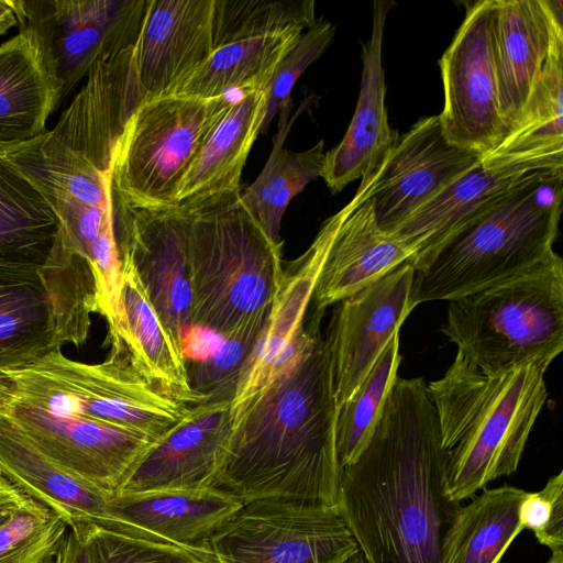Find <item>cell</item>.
Masks as SVG:
<instances>
[{
  "label": "cell",
  "instance_id": "cell-1",
  "mask_svg": "<svg viewBox=\"0 0 563 563\" xmlns=\"http://www.w3.org/2000/svg\"><path fill=\"white\" fill-rule=\"evenodd\" d=\"M422 377L395 379L375 431L341 471L338 510L366 563H440L461 503Z\"/></svg>",
  "mask_w": 563,
  "mask_h": 563
},
{
  "label": "cell",
  "instance_id": "cell-2",
  "mask_svg": "<svg viewBox=\"0 0 563 563\" xmlns=\"http://www.w3.org/2000/svg\"><path fill=\"white\" fill-rule=\"evenodd\" d=\"M321 317L314 309L310 339L294 364L231 409V430L212 487L243 504L280 499L338 506V404Z\"/></svg>",
  "mask_w": 563,
  "mask_h": 563
},
{
  "label": "cell",
  "instance_id": "cell-3",
  "mask_svg": "<svg viewBox=\"0 0 563 563\" xmlns=\"http://www.w3.org/2000/svg\"><path fill=\"white\" fill-rule=\"evenodd\" d=\"M549 366L531 363L485 374L460 353L443 377L427 384L446 454L445 494L461 503L514 474L542 410Z\"/></svg>",
  "mask_w": 563,
  "mask_h": 563
},
{
  "label": "cell",
  "instance_id": "cell-4",
  "mask_svg": "<svg viewBox=\"0 0 563 563\" xmlns=\"http://www.w3.org/2000/svg\"><path fill=\"white\" fill-rule=\"evenodd\" d=\"M563 172L494 201L412 262V308L453 300L523 275L555 252Z\"/></svg>",
  "mask_w": 563,
  "mask_h": 563
},
{
  "label": "cell",
  "instance_id": "cell-5",
  "mask_svg": "<svg viewBox=\"0 0 563 563\" xmlns=\"http://www.w3.org/2000/svg\"><path fill=\"white\" fill-rule=\"evenodd\" d=\"M185 213L194 327L227 336L265 324L284 274L283 241L271 239L240 198Z\"/></svg>",
  "mask_w": 563,
  "mask_h": 563
},
{
  "label": "cell",
  "instance_id": "cell-6",
  "mask_svg": "<svg viewBox=\"0 0 563 563\" xmlns=\"http://www.w3.org/2000/svg\"><path fill=\"white\" fill-rule=\"evenodd\" d=\"M441 332L470 364L498 374L547 366L563 350V260L449 301Z\"/></svg>",
  "mask_w": 563,
  "mask_h": 563
},
{
  "label": "cell",
  "instance_id": "cell-7",
  "mask_svg": "<svg viewBox=\"0 0 563 563\" xmlns=\"http://www.w3.org/2000/svg\"><path fill=\"white\" fill-rule=\"evenodd\" d=\"M0 397L117 424L153 440L190 408L141 375L121 344H111L108 357L99 363L78 362L56 350L30 366L0 369Z\"/></svg>",
  "mask_w": 563,
  "mask_h": 563
},
{
  "label": "cell",
  "instance_id": "cell-8",
  "mask_svg": "<svg viewBox=\"0 0 563 563\" xmlns=\"http://www.w3.org/2000/svg\"><path fill=\"white\" fill-rule=\"evenodd\" d=\"M92 313L91 268L63 232L43 266L0 263V369L30 366L66 344L82 345Z\"/></svg>",
  "mask_w": 563,
  "mask_h": 563
},
{
  "label": "cell",
  "instance_id": "cell-9",
  "mask_svg": "<svg viewBox=\"0 0 563 563\" xmlns=\"http://www.w3.org/2000/svg\"><path fill=\"white\" fill-rule=\"evenodd\" d=\"M229 95H169L142 101L129 118L111 163L114 194L143 210L174 208L181 178Z\"/></svg>",
  "mask_w": 563,
  "mask_h": 563
},
{
  "label": "cell",
  "instance_id": "cell-10",
  "mask_svg": "<svg viewBox=\"0 0 563 563\" xmlns=\"http://www.w3.org/2000/svg\"><path fill=\"white\" fill-rule=\"evenodd\" d=\"M316 20L312 0H214V49L175 95L266 92L282 59Z\"/></svg>",
  "mask_w": 563,
  "mask_h": 563
},
{
  "label": "cell",
  "instance_id": "cell-11",
  "mask_svg": "<svg viewBox=\"0 0 563 563\" xmlns=\"http://www.w3.org/2000/svg\"><path fill=\"white\" fill-rule=\"evenodd\" d=\"M19 32L26 33L58 101L103 54L136 40L146 0H8Z\"/></svg>",
  "mask_w": 563,
  "mask_h": 563
},
{
  "label": "cell",
  "instance_id": "cell-12",
  "mask_svg": "<svg viewBox=\"0 0 563 563\" xmlns=\"http://www.w3.org/2000/svg\"><path fill=\"white\" fill-rule=\"evenodd\" d=\"M203 544L217 563H344L358 545L336 507L243 504Z\"/></svg>",
  "mask_w": 563,
  "mask_h": 563
},
{
  "label": "cell",
  "instance_id": "cell-13",
  "mask_svg": "<svg viewBox=\"0 0 563 563\" xmlns=\"http://www.w3.org/2000/svg\"><path fill=\"white\" fill-rule=\"evenodd\" d=\"M465 5V18L439 60L444 92L439 118L450 142L484 158L506 137L494 66V0Z\"/></svg>",
  "mask_w": 563,
  "mask_h": 563
},
{
  "label": "cell",
  "instance_id": "cell-14",
  "mask_svg": "<svg viewBox=\"0 0 563 563\" xmlns=\"http://www.w3.org/2000/svg\"><path fill=\"white\" fill-rule=\"evenodd\" d=\"M444 135L439 114L418 120L361 187L371 200L378 228L394 233L417 210L481 161Z\"/></svg>",
  "mask_w": 563,
  "mask_h": 563
},
{
  "label": "cell",
  "instance_id": "cell-15",
  "mask_svg": "<svg viewBox=\"0 0 563 563\" xmlns=\"http://www.w3.org/2000/svg\"><path fill=\"white\" fill-rule=\"evenodd\" d=\"M0 410L45 456L111 496L154 442L124 427L54 413L18 399L0 397Z\"/></svg>",
  "mask_w": 563,
  "mask_h": 563
},
{
  "label": "cell",
  "instance_id": "cell-16",
  "mask_svg": "<svg viewBox=\"0 0 563 563\" xmlns=\"http://www.w3.org/2000/svg\"><path fill=\"white\" fill-rule=\"evenodd\" d=\"M113 219L118 246L130 253L154 308L185 353L195 329L187 214L175 208L135 209L113 191Z\"/></svg>",
  "mask_w": 563,
  "mask_h": 563
},
{
  "label": "cell",
  "instance_id": "cell-17",
  "mask_svg": "<svg viewBox=\"0 0 563 563\" xmlns=\"http://www.w3.org/2000/svg\"><path fill=\"white\" fill-rule=\"evenodd\" d=\"M133 44L95 60L57 124L34 139L40 147L75 156L102 173L111 170L115 145L143 101Z\"/></svg>",
  "mask_w": 563,
  "mask_h": 563
},
{
  "label": "cell",
  "instance_id": "cell-18",
  "mask_svg": "<svg viewBox=\"0 0 563 563\" xmlns=\"http://www.w3.org/2000/svg\"><path fill=\"white\" fill-rule=\"evenodd\" d=\"M411 261L336 305L325 339L338 406L355 391L413 310Z\"/></svg>",
  "mask_w": 563,
  "mask_h": 563
},
{
  "label": "cell",
  "instance_id": "cell-19",
  "mask_svg": "<svg viewBox=\"0 0 563 563\" xmlns=\"http://www.w3.org/2000/svg\"><path fill=\"white\" fill-rule=\"evenodd\" d=\"M562 172L563 152L484 157L391 234L413 250L412 263L494 201L530 181Z\"/></svg>",
  "mask_w": 563,
  "mask_h": 563
},
{
  "label": "cell",
  "instance_id": "cell-20",
  "mask_svg": "<svg viewBox=\"0 0 563 563\" xmlns=\"http://www.w3.org/2000/svg\"><path fill=\"white\" fill-rule=\"evenodd\" d=\"M214 0H146L133 44L143 101L175 95L214 49Z\"/></svg>",
  "mask_w": 563,
  "mask_h": 563
},
{
  "label": "cell",
  "instance_id": "cell-21",
  "mask_svg": "<svg viewBox=\"0 0 563 563\" xmlns=\"http://www.w3.org/2000/svg\"><path fill=\"white\" fill-rule=\"evenodd\" d=\"M334 214L321 225L310 246L284 269L280 286L254 351L239 380L231 409L271 384L299 357L312 330L306 314L334 231Z\"/></svg>",
  "mask_w": 563,
  "mask_h": 563
},
{
  "label": "cell",
  "instance_id": "cell-22",
  "mask_svg": "<svg viewBox=\"0 0 563 563\" xmlns=\"http://www.w3.org/2000/svg\"><path fill=\"white\" fill-rule=\"evenodd\" d=\"M561 0H494V66L506 137L525 114L554 40L563 36Z\"/></svg>",
  "mask_w": 563,
  "mask_h": 563
},
{
  "label": "cell",
  "instance_id": "cell-23",
  "mask_svg": "<svg viewBox=\"0 0 563 563\" xmlns=\"http://www.w3.org/2000/svg\"><path fill=\"white\" fill-rule=\"evenodd\" d=\"M231 430V401L209 400L189 408L154 440L118 493L212 487Z\"/></svg>",
  "mask_w": 563,
  "mask_h": 563
},
{
  "label": "cell",
  "instance_id": "cell-24",
  "mask_svg": "<svg viewBox=\"0 0 563 563\" xmlns=\"http://www.w3.org/2000/svg\"><path fill=\"white\" fill-rule=\"evenodd\" d=\"M266 92H242L218 112L181 178L174 208L194 213L240 198L241 176L260 134Z\"/></svg>",
  "mask_w": 563,
  "mask_h": 563
},
{
  "label": "cell",
  "instance_id": "cell-25",
  "mask_svg": "<svg viewBox=\"0 0 563 563\" xmlns=\"http://www.w3.org/2000/svg\"><path fill=\"white\" fill-rule=\"evenodd\" d=\"M335 224L312 296L323 311L415 257L413 250L380 230L373 206L358 186L355 196L334 213Z\"/></svg>",
  "mask_w": 563,
  "mask_h": 563
},
{
  "label": "cell",
  "instance_id": "cell-26",
  "mask_svg": "<svg viewBox=\"0 0 563 563\" xmlns=\"http://www.w3.org/2000/svg\"><path fill=\"white\" fill-rule=\"evenodd\" d=\"M390 0H375L369 38L362 43V78L356 109L341 142L324 154L321 177L332 194L373 173L399 133L388 123L382 51Z\"/></svg>",
  "mask_w": 563,
  "mask_h": 563
},
{
  "label": "cell",
  "instance_id": "cell-27",
  "mask_svg": "<svg viewBox=\"0 0 563 563\" xmlns=\"http://www.w3.org/2000/svg\"><path fill=\"white\" fill-rule=\"evenodd\" d=\"M243 506L234 496L213 488L118 493L110 514L121 533L184 547L202 545Z\"/></svg>",
  "mask_w": 563,
  "mask_h": 563
},
{
  "label": "cell",
  "instance_id": "cell-28",
  "mask_svg": "<svg viewBox=\"0 0 563 563\" xmlns=\"http://www.w3.org/2000/svg\"><path fill=\"white\" fill-rule=\"evenodd\" d=\"M0 470L24 493L62 514L69 527L84 522L121 533L110 514L112 496L45 456L1 410Z\"/></svg>",
  "mask_w": 563,
  "mask_h": 563
},
{
  "label": "cell",
  "instance_id": "cell-29",
  "mask_svg": "<svg viewBox=\"0 0 563 563\" xmlns=\"http://www.w3.org/2000/svg\"><path fill=\"white\" fill-rule=\"evenodd\" d=\"M118 249L125 350L132 365L164 394L188 407L208 401L191 389L185 353L154 308L130 253L123 246Z\"/></svg>",
  "mask_w": 563,
  "mask_h": 563
},
{
  "label": "cell",
  "instance_id": "cell-30",
  "mask_svg": "<svg viewBox=\"0 0 563 563\" xmlns=\"http://www.w3.org/2000/svg\"><path fill=\"white\" fill-rule=\"evenodd\" d=\"M58 103L31 37L19 32L0 45V150L42 135Z\"/></svg>",
  "mask_w": 563,
  "mask_h": 563
},
{
  "label": "cell",
  "instance_id": "cell-31",
  "mask_svg": "<svg viewBox=\"0 0 563 563\" xmlns=\"http://www.w3.org/2000/svg\"><path fill=\"white\" fill-rule=\"evenodd\" d=\"M60 238L47 200L0 151V263L43 266Z\"/></svg>",
  "mask_w": 563,
  "mask_h": 563
},
{
  "label": "cell",
  "instance_id": "cell-32",
  "mask_svg": "<svg viewBox=\"0 0 563 563\" xmlns=\"http://www.w3.org/2000/svg\"><path fill=\"white\" fill-rule=\"evenodd\" d=\"M527 493L503 485L462 506L444 537L440 563H499L523 530L519 508Z\"/></svg>",
  "mask_w": 563,
  "mask_h": 563
},
{
  "label": "cell",
  "instance_id": "cell-33",
  "mask_svg": "<svg viewBox=\"0 0 563 563\" xmlns=\"http://www.w3.org/2000/svg\"><path fill=\"white\" fill-rule=\"evenodd\" d=\"M290 110L291 102L278 112V130L268 159L257 178L240 194L243 206L274 241H282L280 222L289 202L321 177L325 154L323 140L302 152L284 147L292 122Z\"/></svg>",
  "mask_w": 563,
  "mask_h": 563
},
{
  "label": "cell",
  "instance_id": "cell-34",
  "mask_svg": "<svg viewBox=\"0 0 563 563\" xmlns=\"http://www.w3.org/2000/svg\"><path fill=\"white\" fill-rule=\"evenodd\" d=\"M400 362L398 333L351 397L338 406L335 446L341 468L352 464L369 442L397 378Z\"/></svg>",
  "mask_w": 563,
  "mask_h": 563
},
{
  "label": "cell",
  "instance_id": "cell-35",
  "mask_svg": "<svg viewBox=\"0 0 563 563\" xmlns=\"http://www.w3.org/2000/svg\"><path fill=\"white\" fill-rule=\"evenodd\" d=\"M529 152H563V36L553 42L520 123L486 157Z\"/></svg>",
  "mask_w": 563,
  "mask_h": 563
},
{
  "label": "cell",
  "instance_id": "cell-36",
  "mask_svg": "<svg viewBox=\"0 0 563 563\" xmlns=\"http://www.w3.org/2000/svg\"><path fill=\"white\" fill-rule=\"evenodd\" d=\"M67 527L62 514L27 495L0 526V563H52Z\"/></svg>",
  "mask_w": 563,
  "mask_h": 563
},
{
  "label": "cell",
  "instance_id": "cell-37",
  "mask_svg": "<svg viewBox=\"0 0 563 563\" xmlns=\"http://www.w3.org/2000/svg\"><path fill=\"white\" fill-rule=\"evenodd\" d=\"M264 325L247 327L222 336L211 354L187 365L191 389L208 401H232Z\"/></svg>",
  "mask_w": 563,
  "mask_h": 563
},
{
  "label": "cell",
  "instance_id": "cell-38",
  "mask_svg": "<svg viewBox=\"0 0 563 563\" xmlns=\"http://www.w3.org/2000/svg\"><path fill=\"white\" fill-rule=\"evenodd\" d=\"M92 563H217L205 545L184 547L132 537L87 523Z\"/></svg>",
  "mask_w": 563,
  "mask_h": 563
},
{
  "label": "cell",
  "instance_id": "cell-39",
  "mask_svg": "<svg viewBox=\"0 0 563 563\" xmlns=\"http://www.w3.org/2000/svg\"><path fill=\"white\" fill-rule=\"evenodd\" d=\"M335 26L324 19L307 27L276 68L266 90V111L260 133H264L273 118L291 102V90L302 73L329 47Z\"/></svg>",
  "mask_w": 563,
  "mask_h": 563
},
{
  "label": "cell",
  "instance_id": "cell-40",
  "mask_svg": "<svg viewBox=\"0 0 563 563\" xmlns=\"http://www.w3.org/2000/svg\"><path fill=\"white\" fill-rule=\"evenodd\" d=\"M519 520L551 552L563 551L562 471L550 477L542 489L527 493L520 504Z\"/></svg>",
  "mask_w": 563,
  "mask_h": 563
},
{
  "label": "cell",
  "instance_id": "cell-41",
  "mask_svg": "<svg viewBox=\"0 0 563 563\" xmlns=\"http://www.w3.org/2000/svg\"><path fill=\"white\" fill-rule=\"evenodd\" d=\"M86 525L76 523L62 543L52 563H92L88 547Z\"/></svg>",
  "mask_w": 563,
  "mask_h": 563
},
{
  "label": "cell",
  "instance_id": "cell-42",
  "mask_svg": "<svg viewBox=\"0 0 563 563\" xmlns=\"http://www.w3.org/2000/svg\"><path fill=\"white\" fill-rule=\"evenodd\" d=\"M26 496V493L12 483L0 487V526L10 519Z\"/></svg>",
  "mask_w": 563,
  "mask_h": 563
},
{
  "label": "cell",
  "instance_id": "cell-43",
  "mask_svg": "<svg viewBox=\"0 0 563 563\" xmlns=\"http://www.w3.org/2000/svg\"><path fill=\"white\" fill-rule=\"evenodd\" d=\"M15 24L16 18L8 0H0V35L5 34Z\"/></svg>",
  "mask_w": 563,
  "mask_h": 563
},
{
  "label": "cell",
  "instance_id": "cell-44",
  "mask_svg": "<svg viewBox=\"0 0 563 563\" xmlns=\"http://www.w3.org/2000/svg\"><path fill=\"white\" fill-rule=\"evenodd\" d=\"M545 563H563V551L552 552L550 559Z\"/></svg>",
  "mask_w": 563,
  "mask_h": 563
},
{
  "label": "cell",
  "instance_id": "cell-45",
  "mask_svg": "<svg viewBox=\"0 0 563 563\" xmlns=\"http://www.w3.org/2000/svg\"><path fill=\"white\" fill-rule=\"evenodd\" d=\"M344 563H366L360 550L349 558Z\"/></svg>",
  "mask_w": 563,
  "mask_h": 563
}]
</instances>
